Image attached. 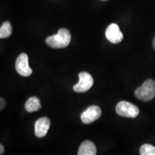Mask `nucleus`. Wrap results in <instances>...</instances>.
Masks as SVG:
<instances>
[{
    "label": "nucleus",
    "instance_id": "obj_3",
    "mask_svg": "<svg viewBox=\"0 0 155 155\" xmlns=\"http://www.w3.org/2000/svg\"><path fill=\"white\" fill-rule=\"evenodd\" d=\"M116 111L118 115L127 118H136L139 114L137 106L130 102L122 101L116 105Z\"/></svg>",
    "mask_w": 155,
    "mask_h": 155
},
{
    "label": "nucleus",
    "instance_id": "obj_15",
    "mask_svg": "<svg viewBox=\"0 0 155 155\" xmlns=\"http://www.w3.org/2000/svg\"><path fill=\"white\" fill-rule=\"evenodd\" d=\"M153 47H154V49L155 50V37L153 39Z\"/></svg>",
    "mask_w": 155,
    "mask_h": 155
},
{
    "label": "nucleus",
    "instance_id": "obj_5",
    "mask_svg": "<svg viewBox=\"0 0 155 155\" xmlns=\"http://www.w3.org/2000/svg\"><path fill=\"white\" fill-rule=\"evenodd\" d=\"M28 56L26 53H22L17 58L15 68L19 75L24 77H28L32 74V71L29 65Z\"/></svg>",
    "mask_w": 155,
    "mask_h": 155
},
{
    "label": "nucleus",
    "instance_id": "obj_4",
    "mask_svg": "<svg viewBox=\"0 0 155 155\" xmlns=\"http://www.w3.org/2000/svg\"><path fill=\"white\" fill-rule=\"evenodd\" d=\"M94 85V79L91 75L87 72L79 73V82L73 86V90L77 93L88 91Z\"/></svg>",
    "mask_w": 155,
    "mask_h": 155
},
{
    "label": "nucleus",
    "instance_id": "obj_8",
    "mask_svg": "<svg viewBox=\"0 0 155 155\" xmlns=\"http://www.w3.org/2000/svg\"><path fill=\"white\" fill-rule=\"evenodd\" d=\"M50 121L47 117L40 118L35 124V133L38 138H42L47 134L50 129Z\"/></svg>",
    "mask_w": 155,
    "mask_h": 155
},
{
    "label": "nucleus",
    "instance_id": "obj_10",
    "mask_svg": "<svg viewBox=\"0 0 155 155\" xmlns=\"http://www.w3.org/2000/svg\"><path fill=\"white\" fill-rule=\"evenodd\" d=\"M40 108H41V104L40 100L37 97H31L25 103V109L30 113L38 111Z\"/></svg>",
    "mask_w": 155,
    "mask_h": 155
},
{
    "label": "nucleus",
    "instance_id": "obj_7",
    "mask_svg": "<svg viewBox=\"0 0 155 155\" xmlns=\"http://www.w3.org/2000/svg\"><path fill=\"white\" fill-rule=\"evenodd\" d=\"M105 35L108 41L114 44L119 43L124 38V35L120 30L119 27L115 23L111 24L106 28Z\"/></svg>",
    "mask_w": 155,
    "mask_h": 155
},
{
    "label": "nucleus",
    "instance_id": "obj_6",
    "mask_svg": "<svg viewBox=\"0 0 155 155\" xmlns=\"http://www.w3.org/2000/svg\"><path fill=\"white\" fill-rule=\"evenodd\" d=\"M101 116V110L98 106H89L81 114V121L83 124H89L98 119Z\"/></svg>",
    "mask_w": 155,
    "mask_h": 155
},
{
    "label": "nucleus",
    "instance_id": "obj_2",
    "mask_svg": "<svg viewBox=\"0 0 155 155\" xmlns=\"http://www.w3.org/2000/svg\"><path fill=\"white\" fill-rule=\"evenodd\" d=\"M135 96L142 101H150L155 96V82L152 79H148L134 92Z\"/></svg>",
    "mask_w": 155,
    "mask_h": 155
},
{
    "label": "nucleus",
    "instance_id": "obj_12",
    "mask_svg": "<svg viewBox=\"0 0 155 155\" xmlns=\"http://www.w3.org/2000/svg\"><path fill=\"white\" fill-rule=\"evenodd\" d=\"M139 153L141 155H155V147L151 144H144L140 147Z\"/></svg>",
    "mask_w": 155,
    "mask_h": 155
},
{
    "label": "nucleus",
    "instance_id": "obj_16",
    "mask_svg": "<svg viewBox=\"0 0 155 155\" xmlns=\"http://www.w3.org/2000/svg\"><path fill=\"white\" fill-rule=\"evenodd\" d=\"M102 1H107V0H102Z\"/></svg>",
    "mask_w": 155,
    "mask_h": 155
},
{
    "label": "nucleus",
    "instance_id": "obj_11",
    "mask_svg": "<svg viewBox=\"0 0 155 155\" xmlns=\"http://www.w3.org/2000/svg\"><path fill=\"white\" fill-rule=\"evenodd\" d=\"M12 28L11 23L8 21L3 22L0 28V38H9L12 35Z\"/></svg>",
    "mask_w": 155,
    "mask_h": 155
},
{
    "label": "nucleus",
    "instance_id": "obj_1",
    "mask_svg": "<svg viewBox=\"0 0 155 155\" xmlns=\"http://www.w3.org/2000/svg\"><path fill=\"white\" fill-rule=\"evenodd\" d=\"M71 35L69 30L61 28L58 30V33L46 38L45 42L49 47L55 49L66 48L70 44Z\"/></svg>",
    "mask_w": 155,
    "mask_h": 155
},
{
    "label": "nucleus",
    "instance_id": "obj_13",
    "mask_svg": "<svg viewBox=\"0 0 155 155\" xmlns=\"http://www.w3.org/2000/svg\"><path fill=\"white\" fill-rule=\"evenodd\" d=\"M1 110H2L4 108H5V101L2 98H1Z\"/></svg>",
    "mask_w": 155,
    "mask_h": 155
},
{
    "label": "nucleus",
    "instance_id": "obj_9",
    "mask_svg": "<svg viewBox=\"0 0 155 155\" xmlns=\"http://www.w3.org/2000/svg\"><path fill=\"white\" fill-rule=\"evenodd\" d=\"M78 155H96V148L92 141L86 140L81 143L79 147Z\"/></svg>",
    "mask_w": 155,
    "mask_h": 155
},
{
    "label": "nucleus",
    "instance_id": "obj_14",
    "mask_svg": "<svg viewBox=\"0 0 155 155\" xmlns=\"http://www.w3.org/2000/svg\"><path fill=\"white\" fill-rule=\"evenodd\" d=\"M0 154H2L3 153H4V152H5V149H4V147H3V145H0Z\"/></svg>",
    "mask_w": 155,
    "mask_h": 155
}]
</instances>
